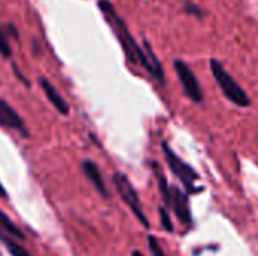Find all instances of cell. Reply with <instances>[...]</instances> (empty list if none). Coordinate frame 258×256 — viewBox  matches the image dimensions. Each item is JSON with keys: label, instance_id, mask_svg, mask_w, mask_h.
Listing matches in <instances>:
<instances>
[{"label": "cell", "instance_id": "cell-1", "mask_svg": "<svg viewBox=\"0 0 258 256\" xmlns=\"http://www.w3.org/2000/svg\"><path fill=\"white\" fill-rule=\"evenodd\" d=\"M98 9L101 11L104 20L110 26L112 32L115 33L128 62L136 66H142L150 74V62H148V57H147L144 48L136 42V39L133 38V35L128 30V26L125 24L124 18L116 12L115 6L109 0H100Z\"/></svg>", "mask_w": 258, "mask_h": 256}, {"label": "cell", "instance_id": "cell-2", "mask_svg": "<svg viewBox=\"0 0 258 256\" xmlns=\"http://www.w3.org/2000/svg\"><path fill=\"white\" fill-rule=\"evenodd\" d=\"M209 66H210V71H212V74H213L219 89L227 97V100H230L234 106L242 107V109H246V107L251 106V98H249L248 92L227 71V68L224 66V63L219 59L212 57Z\"/></svg>", "mask_w": 258, "mask_h": 256}, {"label": "cell", "instance_id": "cell-3", "mask_svg": "<svg viewBox=\"0 0 258 256\" xmlns=\"http://www.w3.org/2000/svg\"><path fill=\"white\" fill-rule=\"evenodd\" d=\"M162 151H163V155H165V160L171 169V172L180 180V183L184 186V192L187 195H195V193H200L201 192V187L197 186V181L200 180V175L198 172L189 164L186 163L184 160H181L175 151L169 146V143L166 140L162 142Z\"/></svg>", "mask_w": 258, "mask_h": 256}, {"label": "cell", "instance_id": "cell-4", "mask_svg": "<svg viewBox=\"0 0 258 256\" xmlns=\"http://www.w3.org/2000/svg\"><path fill=\"white\" fill-rule=\"evenodd\" d=\"M113 184H115V189L119 193L121 199L132 210V213L136 216V219L139 220V223L145 229H150V220H148V217H147V214L144 211L141 198H139L136 189L133 187V184L130 183V180L127 178V175H124L121 172H116L113 175Z\"/></svg>", "mask_w": 258, "mask_h": 256}, {"label": "cell", "instance_id": "cell-5", "mask_svg": "<svg viewBox=\"0 0 258 256\" xmlns=\"http://www.w3.org/2000/svg\"><path fill=\"white\" fill-rule=\"evenodd\" d=\"M174 69L180 80V84L183 88L184 95L195 104H201L204 101V91L200 84V80L197 78L192 68L184 62L183 59H174Z\"/></svg>", "mask_w": 258, "mask_h": 256}, {"label": "cell", "instance_id": "cell-6", "mask_svg": "<svg viewBox=\"0 0 258 256\" xmlns=\"http://www.w3.org/2000/svg\"><path fill=\"white\" fill-rule=\"evenodd\" d=\"M171 207L178 222L186 228H192L194 217H192V210L189 204V195L177 186L171 187Z\"/></svg>", "mask_w": 258, "mask_h": 256}, {"label": "cell", "instance_id": "cell-7", "mask_svg": "<svg viewBox=\"0 0 258 256\" xmlns=\"http://www.w3.org/2000/svg\"><path fill=\"white\" fill-rule=\"evenodd\" d=\"M0 127L18 131L20 136H23V137H29V130H27L23 118L3 98H0Z\"/></svg>", "mask_w": 258, "mask_h": 256}, {"label": "cell", "instance_id": "cell-8", "mask_svg": "<svg viewBox=\"0 0 258 256\" xmlns=\"http://www.w3.org/2000/svg\"><path fill=\"white\" fill-rule=\"evenodd\" d=\"M39 86H41L44 95L47 97V100L50 101V104L56 109V112L67 116L70 113V104L65 101V98L60 95V92L54 88V84L48 78L41 77L39 78Z\"/></svg>", "mask_w": 258, "mask_h": 256}, {"label": "cell", "instance_id": "cell-9", "mask_svg": "<svg viewBox=\"0 0 258 256\" xmlns=\"http://www.w3.org/2000/svg\"><path fill=\"white\" fill-rule=\"evenodd\" d=\"M82 169H83V174L86 175V178L91 181V184L94 186V189L103 196V198H107L109 193H107V189H106V183L101 177V172L98 169V166L91 161V160H83L82 161Z\"/></svg>", "mask_w": 258, "mask_h": 256}, {"label": "cell", "instance_id": "cell-10", "mask_svg": "<svg viewBox=\"0 0 258 256\" xmlns=\"http://www.w3.org/2000/svg\"><path fill=\"white\" fill-rule=\"evenodd\" d=\"M142 45H144L142 48H144V51H145V54L148 57V62H150V75L160 86H165L166 84V75H165V69H163L162 63H160L159 57L156 56V53H154L151 44L148 42V39H144V44Z\"/></svg>", "mask_w": 258, "mask_h": 256}, {"label": "cell", "instance_id": "cell-11", "mask_svg": "<svg viewBox=\"0 0 258 256\" xmlns=\"http://www.w3.org/2000/svg\"><path fill=\"white\" fill-rule=\"evenodd\" d=\"M153 169H154V174H156V178L159 183V190H160L162 199L165 202V207L169 208L171 207V187L168 184V180H166L165 174L162 172V169L157 163H153Z\"/></svg>", "mask_w": 258, "mask_h": 256}, {"label": "cell", "instance_id": "cell-12", "mask_svg": "<svg viewBox=\"0 0 258 256\" xmlns=\"http://www.w3.org/2000/svg\"><path fill=\"white\" fill-rule=\"evenodd\" d=\"M0 232L15 240H24V234L21 232V229L17 228V225L2 210H0Z\"/></svg>", "mask_w": 258, "mask_h": 256}, {"label": "cell", "instance_id": "cell-13", "mask_svg": "<svg viewBox=\"0 0 258 256\" xmlns=\"http://www.w3.org/2000/svg\"><path fill=\"white\" fill-rule=\"evenodd\" d=\"M0 56L3 59H11L12 48L9 44V32L3 26H0Z\"/></svg>", "mask_w": 258, "mask_h": 256}, {"label": "cell", "instance_id": "cell-14", "mask_svg": "<svg viewBox=\"0 0 258 256\" xmlns=\"http://www.w3.org/2000/svg\"><path fill=\"white\" fill-rule=\"evenodd\" d=\"M2 243L5 244L6 250H8L12 256H32L26 249H23V247L15 241V238H12V237H6Z\"/></svg>", "mask_w": 258, "mask_h": 256}, {"label": "cell", "instance_id": "cell-15", "mask_svg": "<svg viewBox=\"0 0 258 256\" xmlns=\"http://www.w3.org/2000/svg\"><path fill=\"white\" fill-rule=\"evenodd\" d=\"M159 216H160L162 228H163L166 232H174V225H172V220H171V216H169L166 207H160V208H159Z\"/></svg>", "mask_w": 258, "mask_h": 256}, {"label": "cell", "instance_id": "cell-16", "mask_svg": "<svg viewBox=\"0 0 258 256\" xmlns=\"http://www.w3.org/2000/svg\"><path fill=\"white\" fill-rule=\"evenodd\" d=\"M183 9H184V12H186L187 15H194V17H197V18H203V17H204V9H203L201 6L195 5L194 2H189V0L184 2Z\"/></svg>", "mask_w": 258, "mask_h": 256}, {"label": "cell", "instance_id": "cell-17", "mask_svg": "<svg viewBox=\"0 0 258 256\" xmlns=\"http://www.w3.org/2000/svg\"><path fill=\"white\" fill-rule=\"evenodd\" d=\"M148 249H150L153 256H166L165 250L162 249V246L159 243V240L156 237H153V235L148 237Z\"/></svg>", "mask_w": 258, "mask_h": 256}, {"label": "cell", "instance_id": "cell-18", "mask_svg": "<svg viewBox=\"0 0 258 256\" xmlns=\"http://www.w3.org/2000/svg\"><path fill=\"white\" fill-rule=\"evenodd\" d=\"M12 71H14V74L17 75V78H18V80H21V81H23V83H24L26 86H30V81H29V80L26 78V75H23V72H21V71L18 69V66H17L15 63H12Z\"/></svg>", "mask_w": 258, "mask_h": 256}, {"label": "cell", "instance_id": "cell-19", "mask_svg": "<svg viewBox=\"0 0 258 256\" xmlns=\"http://www.w3.org/2000/svg\"><path fill=\"white\" fill-rule=\"evenodd\" d=\"M0 198H6V190L3 189L2 183H0Z\"/></svg>", "mask_w": 258, "mask_h": 256}, {"label": "cell", "instance_id": "cell-20", "mask_svg": "<svg viewBox=\"0 0 258 256\" xmlns=\"http://www.w3.org/2000/svg\"><path fill=\"white\" fill-rule=\"evenodd\" d=\"M132 256H144L139 250H133V253H132Z\"/></svg>", "mask_w": 258, "mask_h": 256}]
</instances>
